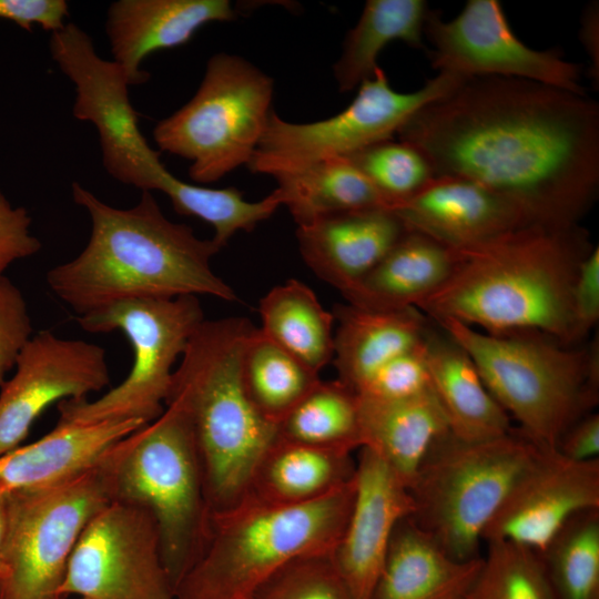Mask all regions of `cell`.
Wrapping results in <instances>:
<instances>
[{"mask_svg":"<svg viewBox=\"0 0 599 599\" xmlns=\"http://www.w3.org/2000/svg\"><path fill=\"white\" fill-rule=\"evenodd\" d=\"M483 559L469 599H557L537 551L491 541Z\"/></svg>","mask_w":599,"mask_h":599,"instance_id":"obj_36","label":"cell"},{"mask_svg":"<svg viewBox=\"0 0 599 599\" xmlns=\"http://www.w3.org/2000/svg\"><path fill=\"white\" fill-rule=\"evenodd\" d=\"M541 449L515 428L477 441L445 434L407 487L414 502L409 517L453 558L481 557L486 527Z\"/></svg>","mask_w":599,"mask_h":599,"instance_id":"obj_8","label":"cell"},{"mask_svg":"<svg viewBox=\"0 0 599 599\" xmlns=\"http://www.w3.org/2000/svg\"><path fill=\"white\" fill-rule=\"evenodd\" d=\"M598 508L599 458L577 461L542 447L486 527L483 542L541 552L573 516Z\"/></svg>","mask_w":599,"mask_h":599,"instance_id":"obj_17","label":"cell"},{"mask_svg":"<svg viewBox=\"0 0 599 599\" xmlns=\"http://www.w3.org/2000/svg\"><path fill=\"white\" fill-rule=\"evenodd\" d=\"M33 335L28 305L20 288L4 275L0 277V387L6 374Z\"/></svg>","mask_w":599,"mask_h":599,"instance_id":"obj_40","label":"cell"},{"mask_svg":"<svg viewBox=\"0 0 599 599\" xmlns=\"http://www.w3.org/2000/svg\"><path fill=\"white\" fill-rule=\"evenodd\" d=\"M424 35L432 45L426 50L428 59L438 72L525 79L586 94L581 67L565 59L560 49L526 45L498 0H468L450 20L430 9Z\"/></svg>","mask_w":599,"mask_h":599,"instance_id":"obj_15","label":"cell"},{"mask_svg":"<svg viewBox=\"0 0 599 599\" xmlns=\"http://www.w3.org/2000/svg\"><path fill=\"white\" fill-rule=\"evenodd\" d=\"M75 319L90 333L122 332L132 346L133 364L128 376L99 398L60 402L58 425L156 419L165 407L173 366L205 318L199 297L184 295L123 301Z\"/></svg>","mask_w":599,"mask_h":599,"instance_id":"obj_10","label":"cell"},{"mask_svg":"<svg viewBox=\"0 0 599 599\" xmlns=\"http://www.w3.org/2000/svg\"><path fill=\"white\" fill-rule=\"evenodd\" d=\"M332 363L337 379L357 392L385 363L420 344L429 327L416 307L372 311L337 304Z\"/></svg>","mask_w":599,"mask_h":599,"instance_id":"obj_25","label":"cell"},{"mask_svg":"<svg viewBox=\"0 0 599 599\" xmlns=\"http://www.w3.org/2000/svg\"><path fill=\"white\" fill-rule=\"evenodd\" d=\"M254 328L240 316L204 319L174 369L164 404L189 422L211 511L246 496L258 461L277 438V425L255 408L242 380V355Z\"/></svg>","mask_w":599,"mask_h":599,"instance_id":"obj_4","label":"cell"},{"mask_svg":"<svg viewBox=\"0 0 599 599\" xmlns=\"http://www.w3.org/2000/svg\"><path fill=\"white\" fill-rule=\"evenodd\" d=\"M466 79L438 72L419 89L399 92L392 88L379 67L357 88L352 102L331 118L294 123L283 120L273 110L247 166L253 173L274 176L317 162L347 158L392 140L419 109L449 93Z\"/></svg>","mask_w":599,"mask_h":599,"instance_id":"obj_12","label":"cell"},{"mask_svg":"<svg viewBox=\"0 0 599 599\" xmlns=\"http://www.w3.org/2000/svg\"><path fill=\"white\" fill-rule=\"evenodd\" d=\"M59 599H62V598H59ZM74 599H88V598H83V597H77Z\"/></svg>","mask_w":599,"mask_h":599,"instance_id":"obj_48","label":"cell"},{"mask_svg":"<svg viewBox=\"0 0 599 599\" xmlns=\"http://www.w3.org/2000/svg\"><path fill=\"white\" fill-rule=\"evenodd\" d=\"M573 343L577 345L599 319V247L581 262L571 293Z\"/></svg>","mask_w":599,"mask_h":599,"instance_id":"obj_41","label":"cell"},{"mask_svg":"<svg viewBox=\"0 0 599 599\" xmlns=\"http://www.w3.org/2000/svg\"><path fill=\"white\" fill-rule=\"evenodd\" d=\"M273 95L270 75L242 57L216 53L195 94L156 123L153 139L161 151L191 162L192 181L216 182L248 165L273 111Z\"/></svg>","mask_w":599,"mask_h":599,"instance_id":"obj_9","label":"cell"},{"mask_svg":"<svg viewBox=\"0 0 599 599\" xmlns=\"http://www.w3.org/2000/svg\"><path fill=\"white\" fill-rule=\"evenodd\" d=\"M593 248L580 224L528 225L456 251L446 282L417 304L428 319H454L495 336H542L575 346L571 293Z\"/></svg>","mask_w":599,"mask_h":599,"instance_id":"obj_2","label":"cell"},{"mask_svg":"<svg viewBox=\"0 0 599 599\" xmlns=\"http://www.w3.org/2000/svg\"><path fill=\"white\" fill-rule=\"evenodd\" d=\"M277 436L319 447L359 449L357 393L338 379H321L280 422Z\"/></svg>","mask_w":599,"mask_h":599,"instance_id":"obj_33","label":"cell"},{"mask_svg":"<svg viewBox=\"0 0 599 599\" xmlns=\"http://www.w3.org/2000/svg\"><path fill=\"white\" fill-rule=\"evenodd\" d=\"M69 4L64 0H0V19L32 32L33 26L54 32L65 26Z\"/></svg>","mask_w":599,"mask_h":599,"instance_id":"obj_43","label":"cell"},{"mask_svg":"<svg viewBox=\"0 0 599 599\" xmlns=\"http://www.w3.org/2000/svg\"><path fill=\"white\" fill-rule=\"evenodd\" d=\"M457 253L441 243L407 231L390 251L343 296L372 311L416 307L449 277Z\"/></svg>","mask_w":599,"mask_h":599,"instance_id":"obj_26","label":"cell"},{"mask_svg":"<svg viewBox=\"0 0 599 599\" xmlns=\"http://www.w3.org/2000/svg\"><path fill=\"white\" fill-rule=\"evenodd\" d=\"M72 197L90 216V237L78 256L48 271L47 284L78 316L130 300H237L211 267L221 250L189 225L170 221L152 192L142 191L134 206L118 209L73 182Z\"/></svg>","mask_w":599,"mask_h":599,"instance_id":"obj_3","label":"cell"},{"mask_svg":"<svg viewBox=\"0 0 599 599\" xmlns=\"http://www.w3.org/2000/svg\"><path fill=\"white\" fill-rule=\"evenodd\" d=\"M235 16L229 0H118L108 9L105 32L113 61L129 85H138L150 78L141 70L146 57L185 44L201 27Z\"/></svg>","mask_w":599,"mask_h":599,"instance_id":"obj_20","label":"cell"},{"mask_svg":"<svg viewBox=\"0 0 599 599\" xmlns=\"http://www.w3.org/2000/svg\"><path fill=\"white\" fill-rule=\"evenodd\" d=\"M250 599H355L332 554L301 557L267 579Z\"/></svg>","mask_w":599,"mask_h":599,"instance_id":"obj_38","label":"cell"},{"mask_svg":"<svg viewBox=\"0 0 599 599\" xmlns=\"http://www.w3.org/2000/svg\"><path fill=\"white\" fill-rule=\"evenodd\" d=\"M430 385L457 438L477 441L512 430L510 417L487 389L469 354L444 331L425 336Z\"/></svg>","mask_w":599,"mask_h":599,"instance_id":"obj_24","label":"cell"},{"mask_svg":"<svg viewBox=\"0 0 599 599\" xmlns=\"http://www.w3.org/2000/svg\"><path fill=\"white\" fill-rule=\"evenodd\" d=\"M2 572H3V567H2V564H1V560H0V578L2 576Z\"/></svg>","mask_w":599,"mask_h":599,"instance_id":"obj_47","label":"cell"},{"mask_svg":"<svg viewBox=\"0 0 599 599\" xmlns=\"http://www.w3.org/2000/svg\"><path fill=\"white\" fill-rule=\"evenodd\" d=\"M354 489L353 479L307 504L273 505L245 496L227 509L210 511L199 556L174 599H250L293 560L332 554L346 527Z\"/></svg>","mask_w":599,"mask_h":599,"instance_id":"obj_5","label":"cell"},{"mask_svg":"<svg viewBox=\"0 0 599 599\" xmlns=\"http://www.w3.org/2000/svg\"><path fill=\"white\" fill-rule=\"evenodd\" d=\"M564 457L586 461L599 455V415L589 413L573 423L560 437L556 448Z\"/></svg>","mask_w":599,"mask_h":599,"instance_id":"obj_44","label":"cell"},{"mask_svg":"<svg viewBox=\"0 0 599 599\" xmlns=\"http://www.w3.org/2000/svg\"><path fill=\"white\" fill-rule=\"evenodd\" d=\"M430 11L425 0H368L356 24L347 32L333 67L339 92L357 89L379 68L380 52L393 41L424 49L423 38Z\"/></svg>","mask_w":599,"mask_h":599,"instance_id":"obj_30","label":"cell"},{"mask_svg":"<svg viewBox=\"0 0 599 599\" xmlns=\"http://www.w3.org/2000/svg\"><path fill=\"white\" fill-rule=\"evenodd\" d=\"M354 498L332 559L355 599H369L382 572L393 532L412 516L406 484L377 455L359 448Z\"/></svg>","mask_w":599,"mask_h":599,"instance_id":"obj_18","label":"cell"},{"mask_svg":"<svg viewBox=\"0 0 599 599\" xmlns=\"http://www.w3.org/2000/svg\"><path fill=\"white\" fill-rule=\"evenodd\" d=\"M581 41L590 58L591 62V79L598 85L599 78V52H598V34H599V10L598 2H593L586 8L581 20Z\"/></svg>","mask_w":599,"mask_h":599,"instance_id":"obj_45","label":"cell"},{"mask_svg":"<svg viewBox=\"0 0 599 599\" xmlns=\"http://www.w3.org/2000/svg\"><path fill=\"white\" fill-rule=\"evenodd\" d=\"M261 327L267 338L316 373L334 356V315L303 282L291 278L260 302Z\"/></svg>","mask_w":599,"mask_h":599,"instance_id":"obj_31","label":"cell"},{"mask_svg":"<svg viewBox=\"0 0 599 599\" xmlns=\"http://www.w3.org/2000/svg\"><path fill=\"white\" fill-rule=\"evenodd\" d=\"M155 190L169 197L179 214L195 216L211 224L214 229L212 241L220 250L235 233L252 231L282 206L276 190L252 202L245 200L237 189H212L184 182L169 170L160 177Z\"/></svg>","mask_w":599,"mask_h":599,"instance_id":"obj_34","label":"cell"},{"mask_svg":"<svg viewBox=\"0 0 599 599\" xmlns=\"http://www.w3.org/2000/svg\"><path fill=\"white\" fill-rule=\"evenodd\" d=\"M471 357L493 397L537 445L562 434L598 403V342L562 345L542 336H495L454 319L437 323Z\"/></svg>","mask_w":599,"mask_h":599,"instance_id":"obj_6","label":"cell"},{"mask_svg":"<svg viewBox=\"0 0 599 599\" xmlns=\"http://www.w3.org/2000/svg\"><path fill=\"white\" fill-rule=\"evenodd\" d=\"M49 48L74 85V118L91 122L98 131L106 172L123 184L154 191L167 169L140 130L123 70L101 58L90 35L71 22L51 33Z\"/></svg>","mask_w":599,"mask_h":599,"instance_id":"obj_13","label":"cell"},{"mask_svg":"<svg viewBox=\"0 0 599 599\" xmlns=\"http://www.w3.org/2000/svg\"><path fill=\"white\" fill-rule=\"evenodd\" d=\"M538 554L557 599H599V508L573 516Z\"/></svg>","mask_w":599,"mask_h":599,"instance_id":"obj_35","label":"cell"},{"mask_svg":"<svg viewBox=\"0 0 599 599\" xmlns=\"http://www.w3.org/2000/svg\"><path fill=\"white\" fill-rule=\"evenodd\" d=\"M110 384L100 345L50 331L33 334L22 348L13 377L0 392V455L20 446L34 420L54 403L88 398Z\"/></svg>","mask_w":599,"mask_h":599,"instance_id":"obj_16","label":"cell"},{"mask_svg":"<svg viewBox=\"0 0 599 599\" xmlns=\"http://www.w3.org/2000/svg\"><path fill=\"white\" fill-rule=\"evenodd\" d=\"M143 425L136 419L57 424L40 439L0 455V495L72 477L95 465L111 446Z\"/></svg>","mask_w":599,"mask_h":599,"instance_id":"obj_23","label":"cell"},{"mask_svg":"<svg viewBox=\"0 0 599 599\" xmlns=\"http://www.w3.org/2000/svg\"><path fill=\"white\" fill-rule=\"evenodd\" d=\"M426 336V335H425ZM432 389L425 338L380 366L356 392L375 399H403Z\"/></svg>","mask_w":599,"mask_h":599,"instance_id":"obj_39","label":"cell"},{"mask_svg":"<svg viewBox=\"0 0 599 599\" xmlns=\"http://www.w3.org/2000/svg\"><path fill=\"white\" fill-rule=\"evenodd\" d=\"M483 561L453 558L407 517L393 532L369 599H469Z\"/></svg>","mask_w":599,"mask_h":599,"instance_id":"obj_22","label":"cell"},{"mask_svg":"<svg viewBox=\"0 0 599 599\" xmlns=\"http://www.w3.org/2000/svg\"><path fill=\"white\" fill-rule=\"evenodd\" d=\"M353 450L277 438L258 461L246 496L273 505L319 499L354 479Z\"/></svg>","mask_w":599,"mask_h":599,"instance_id":"obj_28","label":"cell"},{"mask_svg":"<svg viewBox=\"0 0 599 599\" xmlns=\"http://www.w3.org/2000/svg\"><path fill=\"white\" fill-rule=\"evenodd\" d=\"M435 176L505 196L534 224H579L599 191V105L545 83L475 77L419 109L397 132Z\"/></svg>","mask_w":599,"mask_h":599,"instance_id":"obj_1","label":"cell"},{"mask_svg":"<svg viewBox=\"0 0 599 599\" xmlns=\"http://www.w3.org/2000/svg\"><path fill=\"white\" fill-rule=\"evenodd\" d=\"M7 528V495H0V547Z\"/></svg>","mask_w":599,"mask_h":599,"instance_id":"obj_46","label":"cell"},{"mask_svg":"<svg viewBox=\"0 0 599 599\" xmlns=\"http://www.w3.org/2000/svg\"><path fill=\"white\" fill-rule=\"evenodd\" d=\"M31 217L22 206H12L0 190V277L16 261L37 254L41 242L30 232Z\"/></svg>","mask_w":599,"mask_h":599,"instance_id":"obj_42","label":"cell"},{"mask_svg":"<svg viewBox=\"0 0 599 599\" xmlns=\"http://www.w3.org/2000/svg\"><path fill=\"white\" fill-rule=\"evenodd\" d=\"M406 229L388 209L331 215L297 226L305 264L343 295L399 241Z\"/></svg>","mask_w":599,"mask_h":599,"instance_id":"obj_21","label":"cell"},{"mask_svg":"<svg viewBox=\"0 0 599 599\" xmlns=\"http://www.w3.org/2000/svg\"><path fill=\"white\" fill-rule=\"evenodd\" d=\"M348 159L389 203L390 210L429 183L435 173L425 155L404 141L373 144Z\"/></svg>","mask_w":599,"mask_h":599,"instance_id":"obj_37","label":"cell"},{"mask_svg":"<svg viewBox=\"0 0 599 599\" xmlns=\"http://www.w3.org/2000/svg\"><path fill=\"white\" fill-rule=\"evenodd\" d=\"M241 373L251 402L275 425L322 379L318 373L262 334L258 327L245 344Z\"/></svg>","mask_w":599,"mask_h":599,"instance_id":"obj_32","label":"cell"},{"mask_svg":"<svg viewBox=\"0 0 599 599\" xmlns=\"http://www.w3.org/2000/svg\"><path fill=\"white\" fill-rule=\"evenodd\" d=\"M275 189L297 226L322 217L388 209L389 203L367 177L346 158L317 162L272 176Z\"/></svg>","mask_w":599,"mask_h":599,"instance_id":"obj_29","label":"cell"},{"mask_svg":"<svg viewBox=\"0 0 599 599\" xmlns=\"http://www.w3.org/2000/svg\"><path fill=\"white\" fill-rule=\"evenodd\" d=\"M110 501L99 461L62 481L8 494L0 599H59L82 531Z\"/></svg>","mask_w":599,"mask_h":599,"instance_id":"obj_11","label":"cell"},{"mask_svg":"<svg viewBox=\"0 0 599 599\" xmlns=\"http://www.w3.org/2000/svg\"><path fill=\"white\" fill-rule=\"evenodd\" d=\"M174 599L158 525L144 508L110 501L85 526L59 597Z\"/></svg>","mask_w":599,"mask_h":599,"instance_id":"obj_14","label":"cell"},{"mask_svg":"<svg viewBox=\"0 0 599 599\" xmlns=\"http://www.w3.org/2000/svg\"><path fill=\"white\" fill-rule=\"evenodd\" d=\"M99 464L111 501L153 516L175 592L199 556L211 511L187 419L167 404L156 419L111 446Z\"/></svg>","mask_w":599,"mask_h":599,"instance_id":"obj_7","label":"cell"},{"mask_svg":"<svg viewBox=\"0 0 599 599\" xmlns=\"http://www.w3.org/2000/svg\"><path fill=\"white\" fill-rule=\"evenodd\" d=\"M358 398L361 448L377 455L408 487L433 445L449 433L433 389L403 399Z\"/></svg>","mask_w":599,"mask_h":599,"instance_id":"obj_27","label":"cell"},{"mask_svg":"<svg viewBox=\"0 0 599 599\" xmlns=\"http://www.w3.org/2000/svg\"><path fill=\"white\" fill-rule=\"evenodd\" d=\"M392 211L407 231L455 250L473 248L534 225L510 200L473 181L435 176Z\"/></svg>","mask_w":599,"mask_h":599,"instance_id":"obj_19","label":"cell"}]
</instances>
